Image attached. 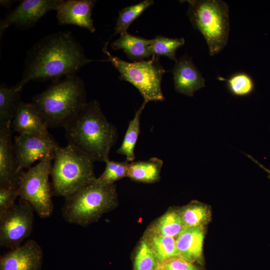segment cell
<instances>
[{"label":"cell","mask_w":270,"mask_h":270,"mask_svg":"<svg viewBox=\"0 0 270 270\" xmlns=\"http://www.w3.org/2000/svg\"><path fill=\"white\" fill-rule=\"evenodd\" d=\"M94 61L70 32H55L40 40L28 50L20 82L24 85L32 80L53 82L76 75Z\"/></svg>","instance_id":"obj_1"},{"label":"cell","mask_w":270,"mask_h":270,"mask_svg":"<svg viewBox=\"0 0 270 270\" xmlns=\"http://www.w3.org/2000/svg\"><path fill=\"white\" fill-rule=\"evenodd\" d=\"M68 144L78 148L95 162L110 160L118 134L116 128L103 113L99 102H88L84 108L64 128Z\"/></svg>","instance_id":"obj_2"},{"label":"cell","mask_w":270,"mask_h":270,"mask_svg":"<svg viewBox=\"0 0 270 270\" xmlns=\"http://www.w3.org/2000/svg\"><path fill=\"white\" fill-rule=\"evenodd\" d=\"M48 128H64L88 103L84 81L76 75L53 82L32 98Z\"/></svg>","instance_id":"obj_3"},{"label":"cell","mask_w":270,"mask_h":270,"mask_svg":"<svg viewBox=\"0 0 270 270\" xmlns=\"http://www.w3.org/2000/svg\"><path fill=\"white\" fill-rule=\"evenodd\" d=\"M95 161L76 147L60 146L54 153L50 176L52 194L70 196L96 180Z\"/></svg>","instance_id":"obj_4"},{"label":"cell","mask_w":270,"mask_h":270,"mask_svg":"<svg viewBox=\"0 0 270 270\" xmlns=\"http://www.w3.org/2000/svg\"><path fill=\"white\" fill-rule=\"evenodd\" d=\"M116 204L114 184L102 186L94 180L65 198L62 215L70 224L86 226L113 209Z\"/></svg>","instance_id":"obj_5"},{"label":"cell","mask_w":270,"mask_h":270,"mask_svg":"<svg viewBox=\"0 0 270 270\" xmlns=\"http://www.w3.org/2000/svg\"><path fill=\"white\" fill-rule=\"evenodd\" d=\"M188 18L193 27L205 38L210 56L226 46L230 32L229 10L220 0H188Z\"/></svg>","instance_id":"obj_6"},{"label":"cell","mask_w":270,"mask_h":270,"mask_svg":"<svg viewBox=\"0 0 270 270\" xmlns=\"http://www.w3.org/2000/svg\"><path fill=\"white\" fill-rule=\"evenodd\" d=\"M107 46L105 44L102 50L108 56L106 62L112 63L119 72L120 80L127 81L135 86L146 103L165 100L161 82L166 71L160 62L158 56H152L147 60L128 62L112 55Z\"/></svg>","instance_id":"obj_7"},{"label":"cell","mask_w":270,"mask_h":270,"mask_svg":"<svg viewBox=\"0 0 270 270\" xmlns=\"http://www.w3.org/2000/svg\"><path fill=\"white\" fill-rule=\"evenodd\" d=\"M53 157L54 154L50 155L24 170L18 189L20 198L28 202L43 218L51 216L54 210L52 188L49 182Z\"/></svg>","instance_id":"obj_8"},{"label":"cell","mask_w":270,"mask_h":270,"mask_svg":"<svg viewBox=\"0 0 270 270\" xmlns=\"http://www.w3.org/2000/svg\"><path fill=\"white\" fill-rule=\"evenodd\" d=\"M34 210L20 198L16 204L0 218V246L12 250L22 245L31 234L34 222Z\"/></svg>","instance_id":"obj_9"},{"label":"cell","mask_w":270,"mask_h":270,"mask_svg":"<svg viewBox=\"0 0 270 270\" xmlns=\"http://www.w3.org/2000/svg\"><path fill=\"white\" fill-rule=\"evenodd\" d=\"M62 0H24L0 20V38L10 26L26 30L34 26L48 12L56 10Z\"/></svg>","instance_id":"obj_10"},{"label":"cell","mask_w":270,"mask_h":270,"mask_svg":"<svg viewBox=\"0 0 270 270\" xmlns=\"http://www.w3.org/2000/svg\"><path fill=\"white\" fill-rule=\"evenodd\" d=\"M59 146L50 134L46 136L18 134L14 139V146L20 170L24 171L34 162L54 154Z\"/></svg>","instance_id":"obj_11"},{"label":"cell","mask_w":270,"mask_h":270,"mask_svg":"<svg viewBox=\"0 0 270 270\" xmlns=\"http://www.w3.org/2000/svg\"><path fill=\"white\" fill-rule=\"evenodd\" d=\"M11 122L0 125V188L18 190L22 172L16 157Z\"/></svg>","instance_id":"obj_12"},{"label":"cell","mask_w":270,"mask_h":270,"mask_svg":"<svg viewBox=\"0 0 270 270\" xmlns=\"http://www.w3.org/2000/svg\"><path fill=\"white\" fill-rule=\"evenodd\" d=\"M43 252L34 240H29L20 246L10 250L0 256V270H40Z\"/></svg>","instance_id":"obj_13"},{"label":"cell","mask_w":270,"mask_h":270,"mask_svg":"<svg viewBox=\"0 0 270 270\" xmlns=\"http://www.w3.org/2000/svg\"><path fill=\"white\" fill-rule=\"evenodd\" d=\"M96 2L94 0H63L56 10L58 23L75 25L94 32L92 12Z\"/></svg>","instance_id":"obj_14"},{"label":"cell","mask_w":270,"mask_h":270,"mask_svg":"<svg viewBox=\"0 0 270 270\" xmlns=\"http://www.w3.org/2000/svg\"><path fill=\"white\" fill-rule=\"evenodd\" d=\"M13 132L19 134L46 136L48 127L36 105L22 102L12 121Z\"/></svg>","instance_id":"obj_15"},{"label":"cell","mask_w":270,"mask_h":270,"mask_svg":"<svg viewBox=\"0 0 270 270\" xmlns=\"http://www.w3.org/2000/svg\"><path fill=\"white\" fill-rule=\"evenodd\" d=\"M172 72L174 89L178 93L192 96L196 91L205 86L204 78L187 56L176 62Z\"/></svg>","instance_id":"obj_16"},{"label":"cell","mask_w":270,"mask_h":270,"mask_svg":"<svg viewBox=\"0 0 270 270\" xmlns=\"http://www.w3.org/2000/svg\"><path fill=\"white\" fill-rule=\"evenodd\" d=\"M204 227H185L176 238L177 257L194 263L202 257Z\"/></svg>","instance_id":"obj_17"},{"label":"cell","mask_w":270,"mask_h":270,"mask_svg":"<svg viewBox=\"0 0 270 270\" xmlns=\"http://www.w3.org/2000/svg\"><path fill=\"white\" fill-rule=\"evenodd\" d=\"M150 42L151 40L126 32L120 34L119 38L112 43L111 46L114 50H122L131 60L141 61L152 56Z\"/></svg>","instance_id":"obj_18"},{"label":"cell","mask_w":270,"mask_h":270,"mask_svg":"<svg viewBox=\"0 0 270 270\" xmlns=\"http://www.w3.org/2000/svg\"><path fill=\"white\" fill-rule=\"evenodd\" d=\"M24 85L19 82L14 86H0V125L12 122L16 112L22 102L20 94Z\"/></svg>","instance_id":"obj_19"},{"label":"cell","mask_w":270,"mask_h":270,"mask_svg":"<svg viewBox=\"0 0 270 270\" xmlns=\"http://www.w3.org/2000/svg\"><path fill=\"white\" fill-rule=\"evenodd\" d=\"M163 164L162 160L156 157L151 158L147 160L128 162V177L138 182H156L160 179Z\"/></svg>","instance_id":"obj_20"},{"label":"cell","mask_w":270,"mask_h":270,"mask_svg":"<svg viewBox=\"0 0 270 270\" xmlns=\"http://www.w3.org/2000/svg\"><path fill=\"white\" fill-rule=\"evenodd\" d=\"M146 104L144 102L134 118L130 120L122 142L116 150L118 154L124 156L128 162H134L136 158L134 148L140 132V115Z\"/></svg>","instance_id":"obj_21"},{"label":"cell","mask_w":270,"mask_h":270,"mask_svg":"<svg viewBox=\"0 0 270 270\" xmlns=\"http://www.w3.org/2000/svg\"><path fill=\"white\" fill-rule=\"evenodd\" d=\"M144 238L162 264L172 258H178L175 238L160 234L150 230Z\"/></svg>","instance_id":"obj_22"},{"label":"cell","mask_w":270,"mask_h":270,"mask_svg":"<svg viewBox=\"0 0 270 270\" xmlns=\"http://www.w3.org/2000/svg\"><path fill=\"white\" fill-rule=\"evenodd\" d=\"M179 213L185 227H204L210 218V212L207 206L194 202L182 208Z\"/></svg>","instance_id":"obj_23"},{"label":"cell","mask_w":270,"mask_h":270,"mask_svg":"<svg viewBox=\"0 0 270 270\" xmlns=\"http://www.w3.org/2000/svg\"><path fill=\"white\" fill-rule=\"evenodd\" d=\"M184 228L185 226L179 212L170 211L162 216L150 230L176 239Z\"/></svg>","instance_id":"obj_24"},{"label":"cell","mask_w":270,"mask_h":270,"mask_svg":"<svg viewBox=\"0 0 270 270\" xmlns=\"http://www.w3.org/2000/svg\"><path fill=\"white\" fill-rule=\"evenodd\" d=\"M153 4V0H145L121 10L119 12L118 16L116 20L114 32L111 38L116 34L120 35L127 32L132 23Z\"/></svg>","instance_id":"obj_25"},{"label":"cell","mask_w":270,"mask_h":270,"mask_svg":"<svg viewBox=\"0 0 270 270\" xmlns=\"http://www.w3.org/2000/svg\"><path fill=\"white\" fill-rule=\"evenodd\" d=\"M185 43L183 38H172L161 36H156L151 39L150 48L152 56H166L175 62L177 50Z\"/></svg>","instance_id":"obj_26"},{"label":"cell","mask_w":270,"mask_h":270,"mask_svg":"<svg viewBox=\"0 0 270 270\" xmlns=\"http://www.w3.org/2000/svg\"><path fill=\"white\" fill-rule=\"evenodd\" d=\"M162 265L147 240L143 238L135 254L134 270H156Z\"/></svg>","instance_id":"obj_27"},{"label":"cell","mask_w":270,"mask_h":270,"mask_svg":"<svg viewBox=\"0 0 270 270\" xmlns=\"http://www.w3.org/2000/svg\"><path fill=\"white\" fill-rule=\"evenodd\" d=\"M217 78L220 81H225L229 92L236 96H248L254 89V83L252 78L244 72L234 74L228 79L220 76Z\"/></svg>","instance_id":"obj_28"},{"label":"cell","mask_w":270,"mask_h":270,"mask_svg":"<svg viewBox=\"0 0 270 270\" xmlns=\"http://www.w3.org/2000/svg\"><path fill=\"white\" fill-rule=\"evenodd\" d=\"M106 168L100 176L96 178L95 182L102 186L114 184V182L128 176V162H116L108 160Z\"/></svg>","instance_id":"obj_29"},{"label":"cell","mask_w":270,"mask_h":270,"mask_svg":"<svg viewBox=\"0 0 270 270\" xmlns=\"http://www.w3.org/2000/svg\"><path fill=\"white\" fill-rule=\"evenodd\" d=\"M18 196V190L0 188V218L16 204L15 202Z\"/></svg>","instance_id":"obj_30"},{"label":"cell","mask_w":270,"mask_h":270,"mask_svg":"<svg viewBox=\"0 0 270 270\" xmlns=\"http://www.w3.org/2000/svg\"><path fill=\"white\" fill-rule=\"evenodd\" d=\"M164 270H200L194 263L180 258H174L164 262Z\"/></svg>","instance_id":"obj_31"},{"label":"cell","mask_w":270,"mask_h":270,"mask_svg":"<svg viewBox=\"0 0 270 270\" xmlns=\"http://www.w3.org/2000/svg\"><path fill=\"white\" fill-rule=\"evenodd\" d=\"M246 154L249 158L252 160L260 168H261L265 172H266L268 174V177L270 179V170H269L268 168H267L266 166H264L263 164H262L261 163L258 162L256 160V158H254L252 156L249 155V154Z\"/></svg>","instance_id":"obj_32"},{"label":"cell","mask_w":270,"mask_h":270,"mask_svg":"<svg viewBox=\"0 0 270 270\" xmlns=\"http://www.w3.org/2000/svg\"><path fill=\"white\" fill-rule=\"evenodd\" d=\"M14 2L11 0H0V4L1 6L9 9Z\"/></svg>","instance_id":"obj_33"},{"label":"cell","mask_w":270,"mask_h":270,"mask_svg":"<svg viewBox=\"0 0 270 270\" xmlns=\"http://www.w3.org/2000/svg\"><path fill=\"white\" fill-rule=\"evenodd\" d=\"M156 270H164L162 264Z\"/></svg>","instance_id":"obj_34"}]
</instances>
